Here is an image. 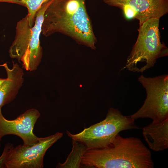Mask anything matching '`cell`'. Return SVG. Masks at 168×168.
I'll list each match as a JSON object with an SVG mask.
<instances>
[{
  "label": "cell",
  "mask_w": 168,
  "mask_h": 168,
  "mask_svg": "<svg viewBox=\"0 0 168 168\" xmlns=\"http://www.w3.org/2000/svg\"><path fill=\"white\" fill-rule=\"evenodd\" d=\"M135 120L124 116L117 109L108 110L105 119L87 128L81 132L73 134L68 130L67 134L72 140L83 144L86 150L104 148L108 146L120 132L140 128Z\"/></svg>",
  "instance_id": "5b68a950"
},
{
  "label": "cell",
  "mask_w": 168,
  "mask_h": 168,
  "mask_svg": "<svg viewBox=\"0 0 168 168\" xmlns=\"http://www.w3.org/2000/svg\"><path fill=\"white\" fill-rule=\"evenodd\" d=\"M159 19H150L139 26L137 40L126 63L130 71L142 72L153 67L157 59L168 55V49L160 40Z\"/></svg>",
  "instance_id": "277c9868"
},
{
  "label": "cell",
  "mask_w": 168,
  "mask_h": 168,
  "mask_svg": "<svg viewBox=\"0 0 168 168\" xmlns=\"http://www.w3.org/2000/svg\"><path fill=\"white\" fill-rule=\"evenodd\" d=\"M0 2L14 3L22 6V3L19 0H0Z\"/></svg>",
  "instance_id": "5bb4252c"
},
{
  "label": "cell",
  "mask_w": 168,
  "mask_h": 168,
  "mask_svg": "<svg viewBox=\"0 0 168 168\" xmlns=\"http://www.w3.org/2000/svg\"><path fill=\"white\" fill-rule=\"evenodd\" d=\"M0 108V147L2 138L5 135H14L20 137L23 145L30 146L37 143L40 138L33 132L34 125L40 116L37 109L28 110L16 119L9 120L5 118Z\"/></svg>",
  "instance_id": "ba28073f"
},
{
  "label": "cell",
  "mask_w": 168,
  "mask_h": 168,
  "mask_svg": "<svg viewBox=\"0 0 168 168\" xmlns=\"http://www.w3.org/2000/svg\"><path fill=\"white\" fill-rule=\"evenodd\" d=\"M52 1L43 3L37 11L33 26H29L27 15L17 23L15 36L9 53L11 58L21 61L27 71L36 70L41 62L42 49L40 36L44 14Z\"/></svg>",
  "instance_id": "3957f363"
},
{
  "label": "cell",
  "mask_w": 168,
  "mask_h": 168,
  "mask_svg": "<svg viewBox=\"0 0 168 168\" xmlns=\"http://www.w3.org/2000/svg\"><path fill=\"white\" fill-rule=\"evenodd\" d=\"M67 35L77 44L96 49L97 40L86 5V0H52L44 15L41 33Z\"/></svg>",
  "instance_id": "6da1fadb"
},
{
  "label": "cell",
  "mask_w": 168,
  "mask_h": 168,
  "mask_svg": "<svg viewBox=\"0 0 168 168\" xmlns=\"http://www.w3.org/2000/svg\"><path fill=\"white\" fill-rule=\"evenodd\" d=\"M81 166L96 168H153L150 150L138 138L118 134L107 147L86 150Z\"/></svg>",
  "instance_id": "7a4b0ae2"
},
{
  "label": "cell",
  "mask_w": 168,
  "mask_h": 168,
  "mask_svg": "<svg viewBox=\"0 0 168 168\" xmlns=\"http://www.w3.org/2000/svg\"><path fill=\"white\" fill-rule=\"evenodd\" d=\"M22 6L28 10L29 26L32 27L35 23V16L37 11L42 5L49 0H19Z\"/></svg>",
  "instance_id": "4fadbf2b"
},
{
  "label": "cell",
  "mask_w": 168,
  "mask_h": 168,
  "mask_svg": "<svg viewBox=\"0 0 168 168\" xmlns=\"http://www.w3.org/2000/svg\"><path fill=\"white\" fill-rule=\"evenodd\" d=\"M142 133L150 148L159 152L168 148V118L158 122L152 121L142 128Z\"/></svg>",
  "instance_id": "8fae6325"
},
{
  "label": "cell",
  "mask_w": 168,
  "mask_h": 168,
  "mask_svg": "<svg viewBox=\"0 0 168 168\" xmlns=\"http://www.w3.org/2000/svg\"><path fill=\"white\" fill-rule=\"evenodd\" d=\"M86 151L85 146L82 143L72 140L71 152L63 163H59L56 166L58 168H80L82 158Z\"/></svg>",
  "instance_id": "7c38bea8"
},
{
  "label": "cell",
  "mask_w": 168,
  "mask_h": 168,
  "mask_svg": "<svg viewBox=\"0 0 168 168\" xmlns=\"http://www.w3.org/2000/svg\"><path fill=\"white\" fill-rule=\"evenodd\" d=\"M0 66L4 68L7 77L0 86V108L15 98L24 82V74L23 69L17 63L13 62L12 68L7 63Z\"/></svg>",
  "instance_id": "30bf717a"
},
{
  "label": "cell",
  "mask_w": 168,
  "mask_h": 168,
  "mask_svg": "<svg viewBox=\"0 0 168 168\" xmlns=\"http://www.w3.org/2000/svg\"><path fill=\"white\" fill-rule=\"evenodd\" d=\"M138 81L146 89L147 96L142 107L128 115L134 120L149 118L161 122L168 118V75L147 77L143 75Z\"/></svg>",
  "instance_id": "52a82bcc"
},
{
  "label": "cell",
  "mask_w": 168,
  "mask_h": 168,
  "mask_svg": "<svg viewBox=\"0 0 168 168\" xmlns=\"http://www.w3.org/2000/svg\"><path fill=\"white\" fill-rule=\"evenodd\" d=\"M6 78L2 79L0 78V86L2 84L5 80Z\"/></svg>",
  "instance_id": "9a60e30c"
},
{
  "label": "cell",
  "mask_w": 168,
  "mask_h": 168,
  "mask_svg": "<svg viewBox=\"0 0 168 168\" xmlns=\"http://www.w3.org/2000/svg\"><path fill=\"white\" fill-rule=\"evenodd\" d=\"M107 5L116 7L127 5L137 13L139 26L151 19H160L168 12V0H102Z\"/></svg>",
  "instance_id": "9c48e42d"
},
{
  "label": "cell",
  "mask_w": 168,
  "mask_h": 168,
  "mask_svg": "<svg viewBox=\"0 0 168 168\" xmlns=\"http://www.w3.org/2000/svg\"><path fill=\"white\" fill-rule=\"evenodd\" d=\"M63 136L62 133L58 132L40 138L37 143L30 146L6 144L0 156V168H43L46 152Z\"/></svg>",
  "instance_id": "8992f818"
}]
</instances>
